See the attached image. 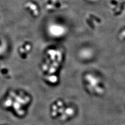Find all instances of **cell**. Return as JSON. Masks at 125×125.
Instances as JSON below:
<instances>
[{"instance_id":"2","label":"cell","mask_w":125,"mask_h":125,"mask_svg":"<svg viewBox=\"0 0 125 125\" xmlns=\"http://www.w3.org/2000/svg\"><path fill=\"white\" fill-rule=\"evenodd\" d=\"M50 34L54 37H60L63 35L66 32L65 27L58 24H50L48 28Z\"/></svg>"},{"instance_id":"3","label":"cell","mask_w":125,"mask_h":125,"mask_svg":"<svg viewBox=\"0 0 125 125\" xmlns=\"http://www.w3.org/2000/svg\"><path fill=\"white\" fill-rule=\"evenodd\" d=\"M26 9H28L34 16L37 17L39 14L38 7L35 3L31 1H28L25 5Z\"/></svg>"},{"instance_id":"1","label":"cell","mask_w":125,"mask_h":125,"mask_svg":"<svg viewBox=\"0 0 125 125\" xmlns=\"http://www.w3.org/2000/svg\"><path fill=\"white\" fill-rule=\"evenodd\" d=\"M85 78L88 83V87L90 92L98 95L104 93V89L101 86V82L98 77L89 74L86 76Z\"/></svg>"},{"instance_id":"4","label":"cell","mask_w":125,"mask_h":125,"mask_svg":"<svg viewBox=\"0 0 125 125\" xmlns=\"http://www.w3.org/2000/svg\"><path fill=\"white\" fill-rule=\"evenodd\" d=\"M82 56L84 58H89L91 56V52L89 51H84V52H82Z\"/></svg>"}]
</instances>
